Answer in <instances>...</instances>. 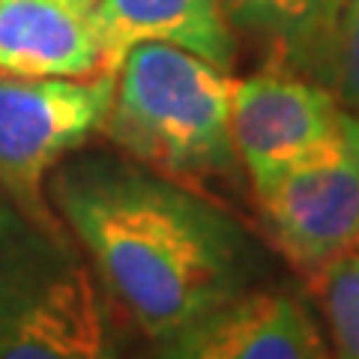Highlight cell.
<instances>
[{"label":"cell","mask_w":359,"mask_h":359,"mask_svg":"<svg viewBox=\"0 0 359 359\" xmlns=\"http://www.w3.org/2000/svg\"><path fill=\"white\" fill-rule=\"evenodd\" d=\"M45 192L108 294L156 341L237 299L255 278V249L237 219L156 168L78 153L54 168Z\"/></svg>","instance_id":"obj_1"},{"label":"cell","mask_w":359,"mask_h":359,"mask_svg":"<svg viewBox=\"0 0 359 359\" xmlns=\"http://www.w3.org/2000/svg\"><path fill=\"white\" fill-rule=\"evenodd\" d=\"M102 287L57 222L0 201V359H120Z\"/></svg>","instance_id":"obj_2"},{"label":"cell","mask_w":359,"mask_h":359,"mask_svg":"<svg viewBox=\"0 0 359 359\" xmlns=\"http://www.w3.org/2000/svg\"><path fill=\"white\" fill-rule=\"evenodd\" d=\"M237 81L192 51L141 42L117 69L102 123L129 159L174 177H210L237 159L231 108Z\"/></svg>","instance_id":"obj_3"},{"label":"cell","mask_w":359,"mask_h":359,"mask_svg":"<svg viewBox=\"0 0 359 359\" xmlns=\"http://www.w3.org/2000/svg\"><path fill=\"white\" fill-rule=\"evenodd\" d=\"M117 72L96 78L0 75V189L15 207L51 219L48 177L102 123L114 102Z\"/></svg>","instance_id":"obj_4"},{"label":"cell","mask_w":359,"mask_h":359,"mask_svg":"<svg viewBox=\"0 0 359 359\" xmlns=\"http://www.w3.org/2000/svg\"><path fill=\"white\" fill-rule=\"evenodd\" d=\"M347 111L330 87L285 72H261L233 87V150L255 192L318 159L341 138Z\"/></svg>","instance_id":"obj_5"},{"label":"cell","mask_w":359,"mask_h":359,"mask_svg":"<svg viewBox=\"0 0 359 359\" xmlns=\"http://www.w3.org/2000/svg\"><path fill=\"white\" fill-rule=\"evenodd\" d=\"M273 240L302 269H320L359 245V117L347 114L341 138L318 159L261 189Z\"/></svg>","instance_id":"obj_6"},{"label":"cell","mask_w":359,"mask_h":359,"mask_svg":"<svg viewBox=\"0 0 359 359\" xmlns=\"http://www.w3.org/2000/svg\"><path fill=\"white\" fill-rule=\"evenodd\" d=\"M159 359H330L306 306L285 290H245L171 339Z\"/></svg>","instance_id":"obj_7"},{"label":"cell","mask_w":359,"mask_h":359,"mask_svg":"<svg viewBox=\"0 0 359 359\" xmlns=\"http://www.w3.org/2000/svg\"><path fill=\"white\" fill-rule=\"evenodd\" d=\"M93 0H0V75L96 78L108 60Z\"/></svg>","instance_id":"obj_8"},{"label":"cell","mask_w":359,"mask_h":359,"mask_svg":"<svg viewBox=\"0 0 359 359\" xmlns=\"http://www.w3.org/2000/svg\"><path fill=\"white\" fill-rule=\"evenodd\" d=\"M93 18L111 72L141 42L174 45L231 72L233 27L222 0H96Z\"/></svg>","instance_id":"obj_9"},{"label":"cell","mask_w":359,"mask_h":359,"mask_svg":"<svg viewBox=\"0 0 359 359\" xmlns=\"http://www.w3.org/2000/svg\"><path fill=\"white\" fill-rule=\"evenodd\" d=\"M347 0H222L231 27L276 48L294 69L327 87L335 27Z\"/></svg>","instance_id":"obj_10"},{"label":"cell","mask_w":359,"mask_h":359,"mask_svg":"<svg viewBox=\"0 0 359 359\" xmlns=\"http://www.w3.org/2000/svg\"><path fill=\"white\" fill-rule=\"evenodd\" d=\"M314 273V290L332 332L335 359H359V249Z\"/></svg>","instance_id":"obj_11"},{"label":"cell","mask_w":359,"mask_h":359,"mask_svg":"<svg viewBox=\"0 0 359 359\" xmlns=\"http://www.w3.org/2000/svg\"><path fill=\"white\" fill-rule=\"evenodd\" d=\"M327 87L335 90V99L359 117V0H347L335 27Z\"/></svg>","instance_id":"obj_12"},{"label":"cell","mask_w":359,"mask_h":359,"mask_svg":"<svg viewBox=\"0 0 359 359\" xmlns=\"http://www.w3.org/2000/svg\"><path fill=\"white\" fill-rule=\"evenodd\" d=\"M93 4H96V0H93Z\"/></svg>","instance_id":"obj_13"}]
</instances>
